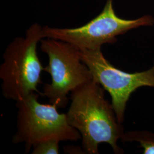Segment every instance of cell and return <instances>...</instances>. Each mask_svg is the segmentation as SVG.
I'll return each instance as SVG.
<instances>
[{"instance_id": "obj_5", "label": "cell", "mask_w": 154, "mask_h": 154, "mask_svg": "<svg viewBox=\"0 0 154 154\" xmlns=\"http://www.w3.org/2000/svg\"><path fill=\"white\" fill-rule=\"evenodd\" d=\"M114 0H106L103 11L90 21L75 28H42L45 38L69 43L79 50L101 49L105 44H114L116 37L130 30L154 24L153 17L144 16L136 20H126L115 12Z\"/></svg>"}, {"instance_id": "obj_2", "label": "cell", "mask_w": 154, "mask_h": 154, "mask_svg": "<svg viewBox=\"0 0 154 154\" xmlns=\"http://www.w3.org/2000/svg\"><path fill=\"white\" fill-rule=\"evenodd\" d=\"M38 23L32 25L25 37H18L11 42L3 55L0 66L2 93L6 99L18 101L33 93L39 92L41 74L44 67L37 55V45L45 38Z\"/></svg>"}, {"instance_id": "obj_9", "label": "cell", "mask_w": 154, "mask_h": 154, "mask_svg": "<svg viewBox=\"0 0 154 154\" xmlns=\"http://www.w3.org/2000/svg\"><path fill=\"white\" fill-rule=\"evenodd\" d=\"M64 151L67 154H85L82 147L75 146H67L64 147Z\"/></svg>"}, {"instance_id": "obj_4", "label": "cell", "mask_w": 154, "mask_h": 154, "mask_svg": "<svg viewBox=\"0 0 154 154\" xmlns=\"http://www.w3.org/2000/svg\"><path fill=\"white\" fill-rule=\"evenodd\" d=\"M40 48L49 57L44 71L51 79L50 83L45 84L41 95L48 98L50 104L63 109L68 103L69 93L91 81L92 74L83 62L79 50L69 43L45 38L40 41Z\"/></svg>"}, {"instance_id": "obj_7", "label": "cell", "mask_w": 154, "mask_h": 154, "mask_svg": "<svg viewBox=\"0 0 154 154\" xmlns=\"http://www.w3.org/2000/svg\"><path fill=\"white\" fill-rule=\"evenodd\" d=\"M122 140L124 142L137 141L143 149V154H154V140H151L144 135L135 132L125 133Z\"/></svg>"}, {"instance_id": "obj_3", "label": "cell", "mask_w": 154, "mask_h": 154, "mask_svg": "<svg viewBox=\"0 0 154 154\" xmlns=\"http://www.w3.org/2000/svg\"><path fill=\"white\" fill-rule=\"evenodd\" d=\"M41 93H33L17 101V131L14 144L24 143L25 153L38 143L49 139L78 141L82 139L77 129L67 121L66 114L58 112L57 106L44 105L38 102Z\"/></svg>"}, {"instance_id": "obj_1", "label": "cell", "mask_w": 154, "mask_h": 154, "mask_svg": "<svg viewBox=\"0 0 154 154\" xmlns=\"http://www.w3.org/2000/svg\"><path fill=\"white\" fill-rule=\"evenodd\" d=\"M103 88L91 81L71 94V105L66 113L69 124L80 132L85 154H98V146L109 144L116 154L123 151L118 145L124 134L112 104L105 98Z\"/></svg>"}, {"instance_id": "obj_8", "label": "cell", "mask_w": 154, "mask_h": 154, "mask_svg": "<svg viewBox=\"0 0 154 154\" xmlns=\"http://www.w3.org/2000/svg\"><path fill=\"white\" fill-rule=\"evenodd\" d=\"M59 142L55 139L46 140L33 147L32 154H58Z\"/></svg>"}, {"instance_id": "obj_6", "label": "cell", "mask_w": 154, "mask_h": 154, "mask_svg": "<svg viewBox=\"0 0 154 154\" xmlns=\"http://www.w3.org/2000/svg\"><path fill=\"white\" fill-rule=\"evenodd\" d=\"M79 53L83 62L91 71L93 81L110 93L111 104L120 123L124 120L127 103L131 94L140 87L154 88V64L148 70L128 73L111 65L101 49L79 50Z\"/></svg>"}]
</instances>
